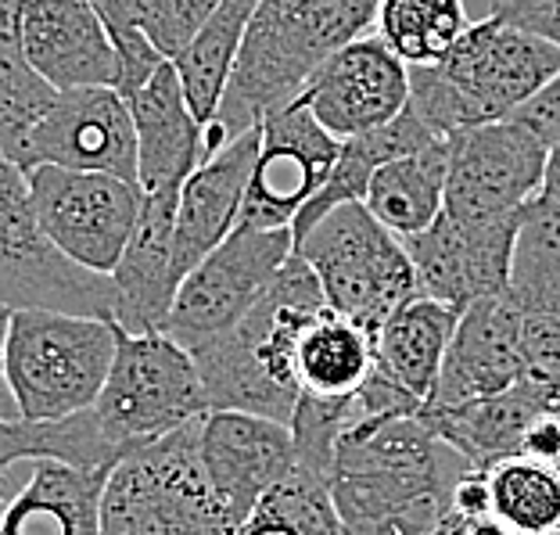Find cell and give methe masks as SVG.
<instances>
[{
    "mask_svg": "<svg viewBox=\"0 0 560 535\" xmlns=\"http://www.w3.org/2000/svg\"><path fill=\"white\" fill-rule=\"evenodd\" d=\"M237 535H346L330 492V475L291 464L288 475L245 517Z\"/></svg>",
    "mask_w": 560,
    "mask_h": 535,
    "instance_id": "cell-31",
    "label": "cell"
},
{
    "mask_svg": "<svg viewBox=\"0 0 560 535\" xmlns=\"http://www.w3.org/2000/svg\"><path fill=\"white\" fill-rule=\"evenodd\" d=\"M521 216L525 212L503 220H453L442 212L428 231L406 237L420 295L450 302L460 313L478 299L503 295L511 284Z\"/></svg>",
    "mask_w": 560,
    "mask_h": 535,
    "instance_id": "cell-15",
    "label": "cell"
},
{
    "mask_svg": "<svg viewBox=\"0 0 560 535\" xmlns=\"http://www.w3.org/2000/svg\"><path fill=\"white\" fill-rule=\"evenodd\" d=\"M377 4L381 0H259L226 94L201 126V162L256 130L273 108L291 105L335 50L374 33Z\"/></svg>",
    "mask_w": 560,
    "mask_h": 535,
    "instance_id": "cell-2",
    "label": "cell"
},
{
    "mask_svg": "<svg viewBox=\"0 0 560 535\" xmlns=\"http://www.w3.org/2000/svg\"><path fill=\"white\" fill-rule=\"evenodd\" d=\"M374 371V335L349 316L324 310L299 346V374L310 396L352 399Z\"/></svg>",
    "mask_w": 560,
    "mask_h": 535,
    "instance_id": "cell-28",
    "label": "cell"
},
{
    "mask_svg": "<svg viewBox=\"0 0 560 535\" xmlns=\"http://www.w3.org/2000/svg\"><path fill=\"white\" fill-rule=\"evenodd\" d=\"M176 201H180V190H144V206H140L130 245L112 270L116 324L130 335L165 330V321H170L176 288H180L173 266Z\"/></svg>",
    "mask_w": 560,
    "mask_h": 535,
    "instance_id": "cell-21",
    "label": "cell"
},
{
    "mask_svg": "<svg viewBox=\"0 0 560 535\" xmlns=\"http://www.w3.org/2000/svg\"><path fill=\"white\" fill-rule=\"evenodd\" d=\"M557 414H560V410H557Z\"/></svg>",
    "mask_w": 560,
    "mask_h": 535,
    "instance_id": "cell-41",
    "label": "cell"
},
{
    "mask_svg": "<svg viewBox=\"0 0 560 535\" xmlns=\"http://www.w3.org/2000/svg\"><path fill=\"white\" fill-rule=\"evenodd\" d=\"M560 75V47L503 19H478L439 66L410 69V108L439 137L511 119Z\"/></svg>",
    "mask_w": 560,
    "mask_h": 535,
    "instance_id": "cell-4",
    "label": "cell"
},
{
    "mask_svg": "<svg viewBox=\"0 0 560 535\" xmlns=\"http://www.w3.org/2000/svg\"><path fill=\"white\" fill-rule=\"evenodd\" d=\"M450 155H453V137L377 165L363 198L366 209L402 241L428 231L445 209Z\"/></svg>",
    "mask_w": 560,
    "mask_h": 535,
    "instance_id": "cell-26",
    "label": "cell"
},
{
    "mask_svg": "<svg viewBox=\"0 0 560 535\" xmlns=\"http://www.w3.org/2000/svg\"><path fill=\"white\" fill-rule=\"evenodd\" d=\"M506 291L528 313L560 316V201L536 198L521 216Z\"/></svg>",
    "mask_w": 560,
    "mask_h": 535,
    "instance_id": "cell-30",
    "label": "cell"
},
{
    "mask_svg": "<svg viewBox=\"0 0 560 535\" xmlns=\"http://www.w3.org/2000/svg\"><path fill=\"white\" fill-rule=\"evenodd\" d=\"M259 159V126L231 140L223 151H215L180 187L173 220V266L176 277H187L195 266L231 237L237 226L241 206H245L252 170Z\"/></svg>",
    "mask_w": 560,
    "mask_h": 535,
    "instance_id": "cell-20",
    "label": "cell"
},
{
    "mask_svg": "<svg viewBox=\"0 0 560 535\" xmlns=\"http://www.w3.org/2000/svg\"><path fill=\"white\" fill-rule=\"evenodd\" d=\"M108 475L112 467L33 461V478L8 503L0 535H101Z\"/></svg>",
    "mask_w": 560,
    "mask_h": 535,
    "instance_id": "cell-24",
    "label": "cell"
},
{
    "mask_svg": "<svg viewBox=\"0 0 560 535\" xmlns=\"http://www.w3.org/2000/svg\"><path fill=\"white\" fill-rule=\"evenodd\" d=\"M201 420L144 445L112 467L101 535H237L201 464Z\"/></svg>",
    "mask_w": 560,
    "mask_h": 535,
    "instance_id": "cell-5",
    "label": "cell"
},
{
    "mask_svg": "<svg viewBox=\"0 0 560 535\" xmlns=\"http://www.w3.org/2000/svg\"><path fill=\"white\" fill-rule=\"evenodd\" d=\"M137 126V184L144 190H180L201 165V119L190 108L176 61L162 66L126 94Z\"/></svg>",
    "mask_w": 560,
    "mask_h": 535,
    "instance_id": "cell-22",
    "label": "cell"
},
{
    "mask_svg": "<svg viewBox=\"0 0 560 535\" xmlns=\"http://www.w3.org/2000/svg\"><path fill=\"white\" fill-rule=\"evenodd\" d=\"M489 15L560 47V0H489Z\"/></svg>",
    "mask_w": 560,
    "mask_h": 535,
    "instance_id": "cell-35",
    "label": "cell"
},
{
    "mask_svg": "<svg viewBox=\"0 0 560 535\" xmlns=\"http://www.w3.org/2000/svg\"><path fill=\"white\" fill-rule=\"evenodd\" d=\"M0 302L11 310H58L116 324L108 274L72 263L40 226L30 170L0 151Z\"/></svg>",
    "mask_w": 560,
    "mask_h": 535,
    "instance_id": "cell-9",
    "label": "cell"
},
{
    "mask_svg": "<svg viewBox=\"0 0 560 535\" xmlns=\"http://www.w3.org/2000/svg\"><path fill=\"white\" fill-rule=\"evenodd\" d=\"M324 310L330 305L313 266L291 252L266 295L231 330L190 349L206 381L209 410H245L291 424L305 392L299 346Z\"/></svg>",
    "mask_w": 560,
    "mask_h": 535,
    "instance_id": "cell-3",
    "label": "cell"
},
{
    "mask_svg": "<svg viewBox=\"0 0 560 535\" xmlns=\"http://www.w3.org/2000/svg\"><path fill=\"white\" fill-rule=\"evenodd\" d=\"M542 198L560 201V137L546 148V176H542Z\"/></svg>",
    "mask_w": 560,
    "mask_h": 535,
    "instance_id": "cell-38",
    "label": "cell"
},
{
    "mask_svg": "<svg viewBox=\"0 0 560 535\" xmlns=\"http://www.w3.org/2000/svg\"><path fill=\"white\" fill-rule=\"evenodd\" d=\"M456 324H460V310L450 302L431 295L402 302L374 335V371L428 406Z\"/></svg>",
    "mask_w": 560,
    "mask_h": 535,
    "instance_id": "cell-25",
    "label": "cell"
},
{
    "mask_svg": "<svg viewBox=\"0 0 560 535\" xmlns=\"http://www.w3.org/2000/svg\"><path fill=\"white\" fill-rule=\"evenodd\" d=\"M30 190L47 237L72 263L112 277L130 245L144 187L116 173L33 165Z\"/></svg>",
    "mask_w": 560,
    "mask_h": 535,
    "instance_id": "cell-11",
    "label": "cell"
},
{
    "mask_svg": "<svg viewBox=\"0 0 560 535\" xmlns=\"http://www.w3.org/2000/svg\"><path fill=\"white\" fill-rule=\"evenodd\" d=\"M201 464L212 492L237 525L295 464V439L280 420L245 410H209L201 420Z\"/></svg>",
    "mask_w": 560,
    "mask_h": 535,
    "instance_id": "cell-17",
    "label": "cell"
},
{
    "mask_svg": "<svg viewBox=\"0 0 560 535\" xmlns=\"http://www.w3.org/2000/svg\"><path fill=\"white\" fill-rule=\"evenodd\" d=\"M525 377L560 381V316L525 310Z\"/></svg>",
    "mask_w": 560,
    "mask_h": 535,
    "instance_id": "cell-34",
    "label": "cell"
},
{
    "mask_svg": "<svg viewBox=\"0 0 560 535\" xmlns=\"http://www.w3.org/2000/svg\"><path fill=\"white\" fill-rule=\"evenodd\" d=\"M119 4L133 30L144 33L165 58H176L220 0H119Z\"/></svg>",
    "mask_w": 560,
    "mask_h": 535,
    "instance_id": "cell-33",
    "label": "cell"
},
{
    "mask_svg": "<svg viewBox=\"0 0 560 535\" xmlns=\"http://www.w3.org/2000/svg\"><path fill=\"white\" fill-rule=\"evenodd\" d=\"M467 464L424 414L371 417L341 431L330 492L346 535H439Z\"/></svg>",
    "mask_w": 560,
    "mask_h": 535,
    "instance_id": "cell-1",
    "label": "cell"
},
{
    "mask_svg": "<svg viewBox=\"0 0 560 535\" xmlns=\"http://www.w3.org/2000/svg\"><path fill=\"white\" fill-rule=\"evenodd\" d=\"M341 140L295 97L259 123V159L241 206L237 226L280 231L295 226L299 212L320 195L338 162Z\"/></svg>",
    "mask_w": 560,
    "mask_h": 535,
    "instance_id": "cell-12",
    "label": "cell"
},
{
    "mask_svg": "<svg viewBox=\"0 0 560 535\" xmlns=\"http://www.w3.org/2000/svg\"><path fill=\"white\" fill-rule=\"evenodd\" d=\"M91 414L105 442L126 461L130 453L206 417V381L190 349L173 335L165 330L130 335L119 327L116 360Z\"/></svg>",
    "mask_w": 560,
    "mask_h": 535,
    "instance_id": "cell-8",
    "label": "cell"
},
{
    "mask_svg": "<svg viewBox=\"0 0 560 535\" xmlns=\"http://www.w3.org/2000/svg\"><path fill=\"white\" fill-rule=\"evenodd\" d=\"M492 514L521 535L560 532V464L511 456L489 467Z\"/></svg>",
    "mask_w": 560,
    "mask_h": 535,
    "instance_id": "cell-32",
    "label": "cell"
},
{
    "mask_svg": "<svg viewBox=\"0 0 560 535\" xmlns=\"http://www.w3.org/2000/svg\"><path fill=\"white\" fill-rule=\"evenodd\" d=\"M11 305L0 302V420H22L15 392L8 385V330H11Z\"/></svg>",
    "mask_w": 560,
    "mask_h": 535,
    "instance_id": "cell-37",
    "label": "cell"
},
{
    "mask_svg": "<svg viewBox=\"0 0 560 535\" xmlns=\"http://www.w3.org/2000/svg\"><path fill=\"white\" fill-rule=\"evenodd\" d=\"M259 0H220L215 11L206 19V25L190 36V44L176 55V72L184 80V91L195 116L206 126L231 83L237 50L245 44L248 22L256 15Z\"/></svg>",
    "mask_w": 560,
    "mask_h": 535,
    "instance_id": "cell-27",
    "label": "cell"
},
{
    "mask_svg": "<svg viewBox=\"0 0 560 535\" xmlns=\"http://www.w3.org/2000/svg\"><path fill=\"white\" fill-rule=\"evenodd\" d=\"M470 25L467 0H381L374 33L417 69L439 66Z\"/></svg>",
    "mask_w": 560,
    "mask_h": 535,
    "instance_id": "cell-29",
    "label": "cell"
},
{
    "mask_svg": "<svg viewBox=\"0 0 560 535\" xmlns=\"http://www.w3.org/2000/svg\"><path fill=\"white\" fill-rule=\"evenodd\" d=\"M119 327L101 316L15 310L8 330V385L30 424L86 414L116 360Z\"/></svg>",
    "mask_w": 560,
    "mask_h": 535,
    "instance_id": "cell-6",
    "label": "cell"
},
{
    "mask_svg": "<svg viewBox=\"0 0 560 535\" xmlns=\"http://www.w3.org/2000/svg\"><path fill=\"white\" fill-rule=\"evenodd\" d=\"M299 101L338 140L388 126L410 105V66L377 33L335 50L302 86Z\"/></svg>",
    "mask_w": 560,
    "mask_h": 535,
    "instance_id": "cell-14",
    "label": "cell"
},
{
    "mask_svg": "<svg viewBox=\"0 0 560 535\" xmlns=\"http://www.w3.org/2000/svg\"><path fill=\"white\" fill-rule=\"evenodd\" d=\"M22 165H66L137 181V126L130 101L116 86L58 91L25 144Z\"/></svg>",
    "mask_w": 560,
    "mask_h": 535,
    "instance_id": "cell-16",
    "label": "cell"
},
{
    "mask_svg": "<svg viewBox=\"0 0 560 535\" xmlns=\"http://www.w3.org/2000/svg\"><path fill=\"white\" fill-rule=\"evenodd\" d=\"M560 410V381L521 377L514 388L456 406H424V420L475 467H492L525 453L532 424Z\"/></svg>",
    "mask_w": 560,
    "mask_h": 535,
    "instance_id": "cell-23",
    "label": "cell"
},
{
    "mask_svg": "<svg viewBox=\"0 0 560 535\" xmlns=\"http://www.w3.org/2000/svg\"><path fill=\"white\" fill-rule=\"evenodd\" d=\"M291 252H295L291 226H280V231L234 226L231 237L220 241L180 280L165 335H173L184 349H198L220 338L266 295Z\"/></svg>",
    "mask_w": 560,
    "mask_h": 535,
    "instance_id": "cell-10",
    "label": "cell"
},
{
    "mask_svg": "<svg viewBox=\"0 0 560 535\" xmlns=\"http://www.w3.org/2000/svg\"><path fill=\"white\" fill-rule=\"evenodd\" d=\"M8 467H11V461L8 456H0V478L8 475ZM4 511H8V503H4V496H0V525H4Z\"/></svg>",
    "mask_w": 560,
    "mask_h": 535,
    "instance_id": "cell-40",
    "label": "cell"
},
{
    "mask_svg": "<svg viewBox=\"0 0 560 535\" xmlns=\"http://www.w3.org/2000/svg\"><path fill=\"white\" fill-rule=\"evenodd\" d=\"M521 335H525V310L511 291L467 305L428 406H456L514 388L525 377Z\"/></svg>",
    "mask_w": 560,
    "mask_h": 535,
    "instance_id": "cell-19",
    "label": "cell"
},
{
    "mask_svg": "<svg viewBox=\"0 0 560 535\" xmlns=\"http://www.w3.org/2000/svg\"><path fill=\"white\" fill-rule=\"evenodd\" d=\"M295 252L313 266L327 305L377 335L402 302L420 295L406 241L392 234L366 201H346L295 237Z\"/></svg>",
    "mask_w": 560,
    "mask_h": 535,
    "instance_id": "cell-7",
    "label": "cell"
},
{
    "mask_svg": "<svg viewBox=\"0 0 560 535\" xmlns=\"http://www.w3.org/2000/svg\"><path fill=\"white\" fill-rule=\"evenodd\" d=\"M511 119H517L521 126H528L532 133H536L546 148L553 144V140L560 137V75L546 86V91H539L536 97L528 101V105H521Z\"/></svg>",
    "mask_w": 560,
    "mask_h": 535,
    "instance_id": "cell-36",
    "label": "cell"
},
{
    "mask_svg": "<svg viewBox=\"0 0 560 535\" xmlns=\"http://www.w3.org/2000/svg\"><path fill=\"white\" fill-rule=\"evenodd\" d=\"M91 4L101 11V15H105L108 30H112V40H119V36L133 33V25L126 22V15H122V4H119V0H91Z\"/></svg>",
    "mask_w": 560,
    "mask_h": 535,
    "instance_id": "cell-39",
    "label": "cell"
},
{
    "mask_svg": "<svg viewBox=\"0 0 560 535\" xmlns=\"http://www.w3.org/2000/svg\"><path fill=\"white\" fill-rule=\"evenodd\" d=\"M546 144L517 119L475 126L453 137L445 216L453 220H503L539 198Z\"/></svg>",
    "mask_w": 560,
    "mask_h": 535,
    "instance_id": "cell-13",
    "label": "cell"
},
{
    "mask_svg": "<svg viewBox=\"0 0 560 535\" xmlns=\"http://www.w3.org/2000/svg\"><path fill=\"white\" fill-rule=\"evenodd\" d=\"M22 55L55 86H116L119 47L91 0H22Z\"/></svg>",
    "mask_w": 560,
    "mask_h": 535,
    "instance_id": "cell-18",
    "label": "cell"
}]
</instances>
